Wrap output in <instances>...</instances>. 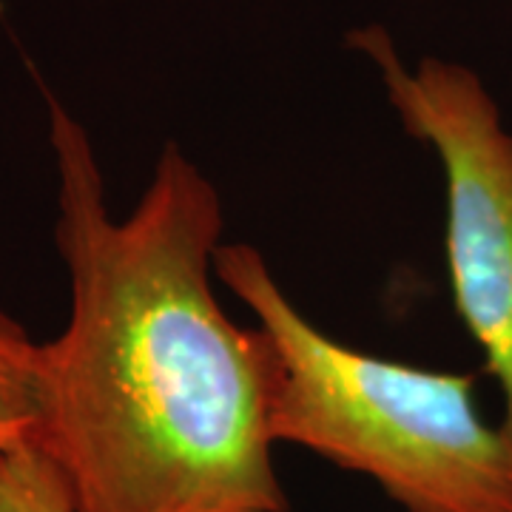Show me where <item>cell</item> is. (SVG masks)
Here are the masks:
<instances>
[{"mask_svg": "<svg viewBox=\"0 0 512 512\" xmlns=\"http://www.w3.org/2000/svg\"><path fill=\"white\" fill-rule=\"evenodd\" d=\"M350 43L376 66L404 131L436 151L444 174V251L456 313L501 387L512 453V134L473 69L444 57L407 66L382 26Z\"/></svg>", "mask_w": 512, "mask_h": 512, "instance_id": "obj_3", "label": "cell"}, {"mask_svg": "<svg viewBox=\"0 0 512 512\" xmlns=\"http://www.w3.org/2000/svg\"><path fill=\"white\" fill-rule=\"evenodd\" d=\"M40 421V342L0 311V450L32 439Z\"/></svg>", "mask_w": 512, "mask_h": 512, "instance_id": "obj_4", "label": "cell"}, {"mask_svg": "<svg viewBox=\"0 0 512 512\" xmlns=\"http://www.w3.org/2000/svg\"><path fill=\"white\" fill-rule=\"evenodd\" d=\"M0 512H77L69 478L35 436L0 450Z\"/></svg>", "mask_w": 512, "mask_h": 512, "instance_id": "obj_5", "label": "cell"}, {"mask_svg": "<svg viewBox=\"0 0 512 512\" xmlns=\"http://www.w3.org/2000/svg\"><path fill=\"white\" fill-rule=\"evenodd\" d=\"M66 330L40 345L35 439L77 512H288L268 427L271 353L214 293L222 200L174 143L114 220L92 137L49 94Z\"/></svg>", "mask_w": 512, "mask_h": 512, "instance_id": "obj_1", "label": "cell"}, {"mask_svg": "<svg viewBox=\"0 0 512 512\" xmlns=\"http://www.w3.org/2000/svg\"><path fill=\"white\" fill-rule=\"evenodd\" d=\"M214 276L268 342L274 444L370 478L404 512H512V453L478 410L476 373L390 362L330 339L248 242H220Z\"/></svg>", "mask_w": 512, "mask_h": 512, "instance_id": "obj_2", "label": "cell"}]
</instances>
